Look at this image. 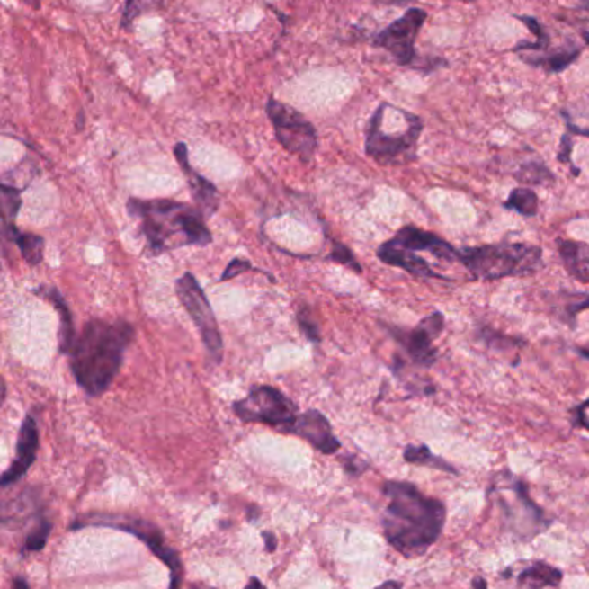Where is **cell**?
Here are the masks:
<instances>
[{
    "label": "cell",
    "instance_id": "19",
    "mask_svg": "<svg viewBox=\"0 0 589 589\" xmlns=\"http://www.w3.org/2000/svg\"><path fill=\"white\" fill-rule=\"evenodd\" d=\"M165 2L167 0H126L122 9L121 28L128 30L133 24V21L140 18L142 14L161 11Z\"/></svg>",
    "mask_w": 589,
    "mask_h": 589
},
{
    "label": "cell",
    "instance_id": "38",
    "mask_svg": "<svg viewBox=\"0 0 589 589\" xmlns=\"http://www.w3.org/2000/svg\"><path fill=\"white\" fill-rule=\"evenodd\" d=\"M378 589H400V585L398 583H387V585H383L381 588Z\"/></svg>",
    "mask_w": 589,
    "mask_h": 589
},
{
    "label": "cell",
    "instance_id": "33",
    "mask_svg": "<svg viewBox=\"0 0 589 589\" xmlns=\"http://www.w3.org/2000/svg\"><path fill=\"white\" fill-rule=\"evenodd\" d=\"M13 589H30V586L22 577H16L14 583H13Z\"/></svg>",
    "mask_w": 589,
    "mask_h": 589
},
{
    "label": "cell",
    "instance_id": "14",
    "mask_svg": "<svg viewBox=\"0 0 589 589\" xmlns=\"http://www.w3.org/2000/svg\"><path fill=\"white\" fill-rule=\"evenodd\" d=\"M174 156H176L178 163L183 169L184 176L188 180V186H190V192H192V197H193L195 203L199 205L201 212H202L203 216H212L218 210L219 202H221L218 188L210 183L209 180H205L203 176H201L197 171H193V167L190 165V161H188V147L183 142H180L174 147Z\"/></svg>",
    "mask_w": 589,
    "mask_h": 589
},
{
    "label": "cell",
    "instance_id": "39",
    "mask_svg": "<svg viewBox=\"0 0 589 589\" xmlns=\"http://www.w3.org/2000/svg\"><path fill=\"white\" fill-rule=\"evenodd\" d=\"M464 2H474V0H464Z\"/></svg>",
    "mask_w": 589,
    "mask_h": 589
},
{
    "label": "cell",
    "instance_id": "25",
    "mask_svg": "<svg viewBox=\"0 0 589 589\" xmlns=\"http://www.w3.org/2000/svg\"><path fill=\"white\" fill-rule=\"evenodd\" d=\"M50 529H52V526L47 521L40 522L37 528L30 532V536H28V540L24 543V549L26 551H40L45 547L47 540H49Z\"/></svg>",
    "mask_w": 589,
    "mask_h": 589
},
{
    "label": "cell",
    "instance_id": "10",
    "mask_svg": "<svg viewBox=\"0 0 589 589\" xmlns=\"http://www.w3.org/2000/svg\"><path fill=\"white\" fill-rule=\"evenodd\" d=\"M445 317L442 312H433L424 317L419 326L410 331L393 329L398 344L406 348L408 357L415 366L431 367L438 361V350L433 345V340L443 331Z\"/></svg>",
    "mask_w": 589,
    "mask_h": 589
},
{
    "label": "cell",
    "instance_id": "1",
    "mask_svg": "<svg viewBox=\"0 0 589 589\" xmlns=\"http://www.w3.org/2000/svg\"><path fill=\"white\" fill-rule=\"evenodd\" d=\"M388 498L383 528L387 540L406 557L424 553L442 534L445 507L434 498H427L410 483L388 481Z\"/></svg>",
    "mask_w": 589,
    "mask_h": 589
},
{
    "label": "cell",
    "instance_id": "29",
    "mask_svg": "<svg viewBox=\"0 0 589 589\" xmlns=\"http://www.w3.org/2000/svg\"><path fill=\"white\" fill-rule=\"evenodd\" d=\"M519 20L522 21V22H526L528 24L529 30L538 37V40H540V45L541 43H545V39H547V35H545V31H543V28H541V24L538 22L536 20H532V18H528V16H521Z\"/></svg>",
    "mask_w": 589,
    "mask_h": 589
},
{
    "label": "cell",
    "instance_id": "36",
    "mask_svg": "<svg viewBox=\"0 0 589 589\" xmlns=\"http://www.w3.org/2000/svg\"><path fill=\"white\" fill-rule=\"evenodd\" d=\"M4 400H5V383L4 379H0V406L4 404Z\"/></svg>",
    "mask_w": 589,
    "mask_h": 589
},
{
    "label": "cell",
    "instance_id": "24",
    "mask_svg": "<svg viewBox=\"0 0 589 589\" xmlns=\"http://www.w3.org/2000/svg\"><path fill=\"white\" fill-rule=\"evenodd\" d=\"M297 321H299V326L302 329V333L305 335V338L312 344H319L321 342V331H319V325L314 321L310 310L307 307H302L299 308L297 312Z\"/></svg>",
    "mask_w": 589,
    "mask_h": 589
},
{
    "label": "cell",
    "instance_id": "37",
    "mask_svg": "<svg viewBox=\"0 0 589 589\" xmlns=\"http://www.w3.org/2000/svg\"><path fill=\"white\" fill-rule=\"evenodd\" d=\"M474 588L476 589H486V583L483 579H476L474 581Z\"/></svg>",
    "mask_w": 589,
    "mask_h": 589
},
{
    "label": "cell",
    "instance_id": "18",
    "mask_svg": "<svg viewBox=\"0 0 589 589\" xmlns=\"http://www.w3.org/2000/svg\"><path fill=\"white\" fill-rule=\"evenodd\" d=\"M562 581L560 570L547 566V564H536L521 574V583H528L532 588L541 586H557Z\"/></svg>",
    "mask_w": 589,
    "mask_h": 589
},
{
    "label": "cell",
    "instance_id": "2",
    "mask_svg": "<svg viewBox=\"0 0 589 589\" xmlns=\"http://www.w3.org/2000/svg\"><path fill=\"white\" fill-rule=\"evenodd\" d=\"M135 336L126 321H90L82 336L71 346V369L80 387L92 397H99L112 385L121 369L122 357Z\"/></svg>",
    "mask_w": 589,
    "mask_h": 589
},
{
    "label": "cell",
    "instance_id": "28",
    "mask_svg": "<svg viewBox=\"0 0 589 589\" xmlns=\"http://www.w3.org/2000/svg\"><path fill=\"white\" fill-rule=\"evenodd\" d=\"M252 269H254V267H252V264H250L248 261H244V259H235V261H231L229 265L226 267V271H224L223 276H221V281L231 280V278L238 276L240 272H246V271H252Z\"/></svg>",
    "mask_w": 589,
    "mask_h": 589
},
{
    "label": "cell",
    "instance_id": "9",
    "mask_svg": "<svg viewBox=\"0 0 589 589\" xmlns=\"http://www.w3.org/2000/svg\"><path fill=\"white\" fill-rule=\"evenodd\" d=\"M426 20L427 13L424 9L412 7L402 18L393 21L385 30H381L374 37L372 45L385 49L400 66H414L417 59L415 39Z\"/></svg>",
    "mask_w": 589,
    "mask_h": 589
},
{
    "label": "cell",
    "instance_id": "13",
    "mask_svg": "<svg viewBox=\"0 0 589 589\" xmlns=\"http://www.w3.org/2000/svg\"><path fill=\"white\" fill-rule=\"evenodd\" d=\"M39 429L33 421V417H26L20 431V440H18V451H16V460L11 464L2 476H0V486H9L28 472L31 464L37 459V450H39Z\"/></svg>",
    "mask_w": 589,
    "mask_h": 589
},
{
    "label": "cell",
    "instance_id": "32",
    "mask_svg": "<svg viewBox=\"0 0 589 589\" xmlns=\"http://www.w3.org/2000/svg\"><path fill=\"white\" fill-rule=\"evenodd\" d=\"M567 128H569L572 133H576V135H583V137H588L589 138L588 128H579V126H574V124H572L569 120H567Z\"/></svg>",
    "mask_w": 589,
    "mask_h": 589
},
{
    "label": "cell",
    "instance_id": "35",
    "mask_svg": "<svg viewBox=\"0 0 589 589\" xmlns=\"http://www.w3.org/2000/svg\"><path fill=\"white\" fill-rule=\"evenodd\" d=\"M248 589H265L264 586H263V583L259 581V579H252L250 581V586H248Z\"/></svg>",
    "mask_w": 589,
    "mask_h": 589
},
{
    "label": "cell",
    "instance_id": "11",
    "mask_svg": "<svg viewBox=\"0 0 589 589\" xmlns=\"http://www.w3.org/2000/svg\"><path fill=\"white\" fill-rule=\"evenodd\" d=\"M391 244L397 246H402L410 252L421 254V252H427L442 261H459V250H455L451 245L445 242L443 238H440L438 235L431 233V231H424L419 229L415 226H404L391 240Z\"/></svg>",
    "mask_w": 589,
    "mask_h": 589
},
{
    "label": "cell",
    "instance_id": "21",
    "mask_svg": "<svg viewBox=\"0 0 589 589\" xmlns=\"http://www.w3.org/2000/svg\"><path fill=\"white\" fill-rule=\"evenodd\" d=\"M14 240L20 246L24 261L30 265L40 264L43 257V240L31 233H14Z\"/></svg>",
    "mask_w": 589,
    "mask_h": 589
},
{
    "label": "cell",
    "instance_id": "5",
    "mask_svg": "<svg viewBox=\"0 0 589 589\" xmlns=\"http://www.w3.org/2000/svg\"><path fill=\"white\" fill-rule=\"evenodd\" d=\"M459 263L468 267L474 280L522 278L543 267V250L536 245L507 242L469 246L459 250Z\"/></svg>",
    "mask_w": 589,
    "mask_h": 589
},
{
    "label": "cell",
    "instance_id": "15",
    "mask_svg": "<svg viewBox=\"0 0 589 589\" xmlns=\"http://www.w3.org/2000/svg\"><path fill=\"white\" fill-rule=\"evenodd\" d=\"M378 257L381 263L400 267L417 278H443V276L436 274L421 255H417L415 252L406 250L402 246H397L391 242H387L378 248Z\"/></svg>",
    "mask_w": 589,
    "mask_h": 589
},
{
    "label": "cell",
    "instance_id": "17",
    "mask_svg": "<svg viewBox=\"0 0 589 589\" xmlns=\"http://www.w3.org/2000/svg\"><path fill=\"white\" fill-rule=\"evenodd\" d=\"M505 209H510V210H515L522 216H528V218H532L538 214V209H540V201H538V195L534 193V190H531L528 186H519L515 190H512L510 197H508L507 202L504 203Z\"/></svg>",
    "mask_w": 589,
    "mask_h": 589
},
{
    "label": "cell",
    "instance_id": "22",
    "mask_svg": "<svg viewBox=\"0 0 589 589\" xmlns=\"http://www.w3.org/2000/svg\"><path fill=\"white\" fill-rule=\"evenodd\" d=\"M50 300L56 304V307L59 308V314H61L62 350H64V352H69L71 346H73V340H75V327H73V319H71L69 308L66 307L64 300L59 297L58 291H52V293H50Z\"/></svg>",
    "mask_w": 589,
    "mask_h": 589
},
{
    "label": "cell",
    "instance_id": "16",
    "mask_svg": "<svg viewBox=\"0 0 589 589\" xmlns=\"http://www.w3.org/2000/svg\"><path fill=\"white\" fill-rule=\"evenodd\" d=\"M558 254L570 274L589 285V245L576 240H558Z\"/></svg>",
    "mask_w": 589,
    "mask_h": 589
},
{
    "label": "cell",
    "instance_id": "27",
    "mask_svg": "<svg viewBox=\"0 0 589 589\" xmlns=\"http://www.w3.org/2000/svg\"><path fill=\"white\" fill-rule=\"evenodd\" d=\"M579 56V50L577 49H572V50H560L553 56H549L547 61H543V64L547 66V69L551 71V73H558L562 69H566L569 64H572V61Z\"/></svg>",
    "mask_w": 589,
    "mask_h": 589
},
{
    "label": "cell",
    "instance_id": "34",
    "mask_svg": "<svg viewBox=\"0 0 589 589\" xmlns=\"http://www.w3.org/2000/svg\"><path fill=\"white\" fill-rule=\"evenodd\" d=\"M21 2L30 5L31 9H40V0H21Z\"/></svg>",
    "mask_w": 589,
    "mask_h": 589
},
{
    "label": "cell",
    "instance_id": "26",
    "mask_svg": "<svg viewBox=\"0 0 589 589\" xmlns=\"http://www.w3.org/2000/svg\"><path fill=\"white\" fill-rule=\"evenodd\" d=\"M329 259L335 261V263H338V264L346 265V267L361 272V264L357 263V259L353 257V254L350 252V248L344 244H340V242H333V248H331Z\"/></svg>",
    "mask_w": 589,
    "mask_h": 589
},
{
    "label": "cell",
    "instance_id": "8",
    "mask_svg": "<svg viewBox=\"0 0 589 589\" xmlns=\"http://www.w3.org/2000/svg\"><path fill=\"white\" fill-rule=\"evenodd\" d=\"M176 293L184 310L199 327L207 352L216 362H219L223 357V338L214 310L207 300V295L203 293L202 286L199 285L197 278L192 272H184L176 281Z\"/></svg>",
    "mask_w": 589,
    "mask_h": 589
},
{
    "label": "cell",
    "instance_id": "4",
    "mask_svg": "<svg viewBox=\"0 0 589 589\" xmlns=\"http://www.w3.org/2000/svg\"><path fill=\"white\" fill-rule=\"evenodd\" d=\"M423 129L424 122L417 114L383 102L367 126L366 154L383 165L414 163Z\"/></svg>",
    "mask_w": 589,
    "mask_h": 589
},
{
    "label": "cell",
    "instance_id": "31",
    "mask_svg": "<svg viewBox=\"0 0 589 589\" xmlns=\"http://www.w3.org/2000/svg\"><path fill=\"white\" fill-rule=\"evenodd\" d=\"M583 310H589V293H585V299L581 302H576V304H572L569 307V312L572 317L577 316V314H581Z\"/></svg>",
    "mask_w": 589,
    "mask_h": 589
},
{
    "label": "cell",
    "instance_id": "30",
    "mask_svg": "<svg viewBox=\"0 0 589 589\" xmlns=\"http://www.w3.org/2000/svg\"><path fill=\"white\" fill-rule=\"evenodd\" d=\"M570 150H572V142H570L569 135H564L562 138V145H560V152H558V161L560 163L570 164Z\"/></svg>",
    "mask_w": 589,
    "mask_h": 589
},
{
    "label": "cell",
    "instance_id": "23",
    "mask_svg": "<svg viewBox=\"0 0 589 589\" xmlns=\"http://www.w3.org/2000/svg\"><path fill=\"white\" fill-rule=\"evenodd\" d=\"M404 457H406V462L410 464H421V466H433L436 469H443V470H450L453 472L451 466L445 464L442 459L434 457L429 448L421 445V447H406V451H404Z\"/></svg>",
    "mask_w": 589,
    "mask_h": 589
},
{
    "label": "cell",
    "instance_id": "20",
    "mask_svg": "<svg viewBox=\"0 0 589 589\" xmlns=\"http://www.w3.org/2000/svg\"><path fill=\"white\" fill-rule=\"evenodd\" d=\"M515 178L522 184H545L555 183V174L549 171V167L543 163L532 161V163L524 164Z\"/></svg>",
    "mask_w": 589,
    "mask_h": 589
},
{
    "label": "cell",
    "instance_id": "3",
    "mask_svg": "<svg viewBox=\"0 0 589 589\" xmlns=\"http://www.w3.org/2000/svg\"><path fill=\"white\" fill-rule=\"evenodd\" d=\"M131 216L138 218L142 231L152 254H164L190 245H205L212 242V233L205 224V216L199 207L176 202L169 199L128 202Z\"/></svg>",
    "mask_w": 589,
    "mask_h": 589
},
{
    "label": "cell",
    "instance_id": "12",
    "mask_svg": "<svg viewBox=\"0 0 589 589\" xmlns=\"http://www.w3.org/2000/svg\"><path fill=\"white\" fill-rule=\"evenodd\" d=\"M290 434H297L304 438L305 442H308L312 447L326 455H331L340 448V442L333 434L329 421L319 410L314 408L307 410L297 417L295 424L290 429Z\"/></svg>",
    "mask_w": 589,
    "mask_h": 589
},
{
    "label": "cell",
    "instance_id": "7",
    "mask_svg": "<svg viewBox=\"0 0 589 589\" xmlns=\"http://www.w3.org/2000/svg\"><path fill=\"white\" fill-rule=\"evenodd\" d=\"M233 412L244 423H261L283 433H290L299 417L297 406L272 387L252 388L245 398L233 404Z\"/></svg>",
    "mask_w": 589,
    "mask_h": 589
},
{
    "label": "cell",
    "instance_id": "6",
    "mask_svg": "<svg viewBox=\"0 0 589 589\" xmlns=\"http://www.w3.org/2000/svg\"><path fill=\"white\" fill-rule=\"evenodd\" d=\"M265 112L272 122L278 142L302 163H310L317 150V131L302 112L285 102L271 97L265 103Z\"/></svg>",
    "mask_w": 589,
    "mask_h": 589
}]
</instances>
